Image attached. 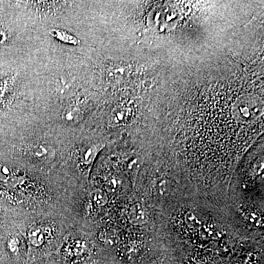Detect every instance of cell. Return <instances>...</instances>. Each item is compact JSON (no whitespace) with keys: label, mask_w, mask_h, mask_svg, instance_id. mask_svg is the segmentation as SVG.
Segmentation results:
<instances>
[{"label":"cell","mask_w":264,"mask_h":264,"mask_svg":"<svg viewBox=\"0 0 264 264\" xmlns=\"http://www.w3.org/2000/svg\"><path fill=\"white\" fill-rule=\"evenodd\" d=\"M242 216L247 222L256 225V227H263V218L257 211L253 210L244 211Z\"/></svg>","instance_id":"ba28073f"},{"label":"cell","mask_w":264,"mask_h":264,"mask_svg":"<svg viewBox=\"0 0 264 264\" xmlns=\"http://www.w3.org/2000/svg\"><path fill=\"white\" fill-rule=\"evenodd\" d=\"M128 219L130 223L136 226L143 225L148 222L146 212L141 203L132 205L128 211Z\"/></svg>","instance_id":"6da1fadb"},{"label":"cell","mask_w":264,"mask_h":264,"mask_svg":"<svg viewBox=\"0 0 264 264\" xmlns=\"http://www.w3.org/2000/svg\"><path fill=\"white\" fill-rule=\"evenodd\" d=\"M92 200L96 206L99 207L105 206L108 203V196L106 192L102 189H96L92 192Z\"/></svg>","instance_id":"9c48e42d"},{"label":"cell","mask_w":264,"mask_h":264,"mask_svg":"<svg viewBox=\"0 0 264 264\" xmlns=\"http://www.w3.org/2000/svg\"><path fill=\"white\" fill-rule=\"evenodd\" d=\"M19 242L16 238H10L7 241V247L11 253H15L19 250Z\"/></svg>","instance_id":"8fae6325"},{"label":"cell","mask_w":264,"mask_h":264,"mask_svg":"<svg viewBox=\"0 0 264 264\" xmlns=\"http://www.w3.org/2000/svg\"><path fill=\"white\" fill-rule=\"evenodd\" d=\"M10 84V80L7 79L0 81V101L2 99L3 96H4L7 90H8Z\"/></svg>","instance_id":"7c38bea8"},{"label":"cell","mask_w":264,"mask_h":264,"mask_svg":"<svg viewBox=\"0 0 264 264\" xmlns=\"http://www.w3.org/2000/svg\"><path fill=\"white\" fill-rule=\"evenodd\" d=\"M50 34L55 38L58 40L60 42L68 44L71 46H79L80 40L77 37L73 34L70 33L68 31L61 29H53L50 30Z\"/></svg>","instance_id":"5b68a950"},{"label":"cell","mask_w":264,"mask_h":264,"mask_svg":"<svg viewBox=\"0 0 264 264\" xmlns=\"http://www.w3.org/2000/svg\"><path fill=\"white\" fill-rule=\"evenodd\" d=\"M30 3H32V5L38 11L49 14L54 12L55 13L56 12L60 11L66 5V1H30Z\"/></svg>","instance_id":"3957f363"},{"label":"cell","mask_w":264,"mask_h":264,"mask_svg":"<svg viewBox=\"0 0 264 264\" xmlns=\"http://www.w3.org/2000/svg\"><path fill=\"white\" fill-rule=\"evenodd\" d=\"M84 115V110L77 103L68 105L65 108L62 118L68 124H74L81 121Z\"/></svg>","instance_id":"7a4b0ae2"},{"label":"cell","mask_w":264,"mask_h":264,"mask_svg":"<svg viewBox=\"0 0 264 264\" xmlns=\"http://www.w3.org/2000/svg\"><path fill=\"white\" fill-rule=\"evenodd\" d=\"M28 152L31 157L38 159L48 158L50 155V148L43 144H34L28 148Z\"/></svg>","instance_id":"52a82bcc"},{"label":"cell","mask_w":264,"mask_h":264,"mask_svg":"<svg viewBox=\"0 0 264 264\" xmlns=\"http://www.w3.org/2000/svg\"><path fill=\"white\" fill-rule=\"evenodd\" d=\"M102 149V145H91L81 149L79 154L81 164L87 167L91 165Z\"/></svg>","instance_id":"277c9868"},{"label":"cell","mask_w":264,"mask_h":264,"mask_svg":"<svg viewBox=\"0 0 264 264\" xmlns=\"http://www.w3.org/2000/svg\"><path fill=\"white\" fill-rule=\"evenodd\" d=\"M185 222L186 225L190 229L199 230L201 228L202 223L198 216L192 211H187L185 216Z\"/></svg>","instance_id":"30bf717a"},{"label":"cell","mask_w":264,"mask_h":264,"mask_svg":"<svg viewBox=\"0 0 264 264\" xmlns=\"http://www.w3.org/2000/svg\"><path fill=\"white\" fill-rule=\"evenodd\" d=\"M29 242L34 247H41L45 242V234L44 230L39 226H34L28 232Z\"/></svg>","instance_id":"8992f818"},{"label":"cell","mask_w":264,"mask_h":264,"mask_svg":"<svg viewBox=\"0 0 264 264\" xmlns=\"http://www.w3.org/2000/svg\"><path fill=\"white\" fill-rule=\"evenodd\" d=\"M253 264L250 263H250H246V264Z\"/></svg>","instance_id":"2e32d148"},{"label":"cell","mask_w":264,"mask_h":264,"mask_svg":"<svg viewBox=\"0 0 264 264\" xmlns=\"http://www.w3.org/2000/svg\"><path fill=\"white\" fill-rule=\"evenodd\" d=\"M10 171L8 167L5 166H0V179L7 180L10 178Z\"/></svg>","instance_id":"4fadbf2b"},{"label":"cell","mask_w":264,"mask_h":264,"mask_svg":"<svg viewBox=\"0 0 264 264\" xmlns=\"http://www.w3.org/2000/svg\"><path fill=\"white\" fill-rule=\"evenodd\" d=\"M6 38H7V35H5V33H4L2 30L0 29V44L4 42V41L6 40Z\"/></svg>","instance_id":"5bb4252c"},{"label":"cell","mask_w":264,"mask_h":264,"mask_svg":"<svg viewBox=\"0 0 264 264\" xmlns=\"http://www.w3.org/2000/svg\"><path fill=\"white\" fill-rule=\"evenodd\" d=\"M197 264H215L214 262H211V261H204V262H198Z\"/></svg>","instance_id":"9a60e30c"}]
</instances>
